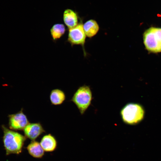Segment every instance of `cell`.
<instances>
[{"label":"cell","instance_id":"1","mask_svg":"<svg viewBox=\"0 0 161 161\" xmlns=\"http://www.w3.org/2000/svg\"><path fill=\"white\" fill-rule=\"evenodd\" d=\"M1 127L3 132V141L6 154H19L21 151L26 137L8 129L4 125L2 126Z\"/></svg>","mask_w":161,"mask_h":161},{"label":"cell","instance_id":"14","mask_svg":"<svg viewBox=\"0 0 161 161\" xmlns=\"http://www.w3.org/2000/svg\"><path fill=\"white\" fill-rule=\"evenodd\" d=\"M154 30L157 39L161 44V29L154 27Z\"/></svg>","mask_w":161,"mask_h":161},{"label":"cell","instance_id":"9","mask_svg":"<svg viewBox=\"0 0 161 161\" xmlns=\"http://www.w3.org/2000/svg\"><path fill=\"white\" fill-rule=\"evenodd\" d=\"M40 144L44 151L47 152L54 151L57 146V141L55 138L50 134L44 136Z\"/></svg>","mask_w":161,"mask_h":161},{"label":"cell","instance_id":"8","mask_svg":"<svg viewBox=\"0 0 161 161\" xmlns=\"http://www.w3.org/2000/svg\"><path fill=\"white\" fill-rule=\"evenodd\" d=\"M63 19L65 24L69 29L74 27L78 24L77 15L71 9H67L64 11Z\"/></svg>","mask_w":161,"mask_h":161},{"label":"cell","instance_id":"11","mask_svg":"<svg viewBox=\"0 0 161 161\" xmlns=\"http://www.w3.org/2000/svg\"><path fill=\"white\" fill-rule=\"evenodd\" d=\"M66 98V95L64 92L58 89H53L50 94V100L51 104L53 105L61 104L65 100Z\"/></svg>","mask_w":161,"mask_h":161},{"label":"cell","instance_id":"3","mask_svg":"<svg viewBox=\"0 0 161 161\" xmlns=\"http://www.w3.org/2000/svg\"><path fill=\"white\" fill-rule=\"evenodd\" d=\"M92 99V92L90 87L84 85L77 89L71 101L75 105L80 114H83L90 105Z\"/></svg>","mask_w":161,"mask_h":161},{"label":"cell","instance_id":"13","mask_svg":"<svg viewBox=\"0 0 161 161\" xmlns=\"http://www.w3.org/2000/svg\"><path fill=\"white\" fill-rule=\"evenodd\" d=\"M66 31L65 26L62 24H54L50 30V32L52 39L56 41L60 38Z\"/></svg>","mask_w":161,"mask_h":161},{"label":"cell","instance_id":"4","mask_svg":"<svg viewBox=\"0 0 161 161\" xmlns=\"http://www.w3.org/2000/svg\"><path fill=\"white\" fill-rule=\"evenodd\" d=\"M10 128L15 130H21L24 129L29 123L26 115L24 113L23 109L15 114L8 116Z\"/></svg>","mask_w":161,"mask_h":161},{"label":"cell","instance_id":"12","mask_svg":"<svg viewBox=\"0 0 161 161\" xmlns=\"http://www.w3.org/2000/svg\"><path fill=\"white\" fill-rule=\"evenodd\" d=\"M27 149L29 154L36 158L41 157L44 154V150L40 143L35 140L32 141L28 145Z\"/></svg>","mask_w":161,"mask_h":161},{"label":"cell","instance_id":"2","mask_svg":"<svg viewBox=\"0 0 161 161\" xmlns=\"http://www.w3.org/2000/svg\"><path fill=\"white\" fill-rule=\"evenodd\" d=\"M144 110L140 104L130 103L126 105L121 109L120 114L125 123L133 125L140 122L144 116Z\"/></svg>","mask_w":161,"mask_h":161},{"label":"cell","instance_id":"10","mask_svg":"<svg viewBox=\"0 0 161 161\" xmlns=\"http://www.w3.org/2000/svg\"><path fill=\"white\" fill-rule=\"evenodd\" d=\"M83 26L86 36L89 38L92 37L95 35L99 29L97 22L93 19L87 21L83 25Z\"/></svg>","mask_w":161,"mask_h":161},{"label":"cell","instance_id":"5","mask_svg":"<svg viewBox=\"0 0 161 161\" xmlns=\"http://www.w3.org/2000/svg\"><path fill=\"white\" fill-rule=\"evenodd\" d=\"M68 41L72 45L84 44L86 35L84 32L83 24H78L76 26L69 29Z\"/></svg>","mask_w":161,"mask_h":161},{"label":"cell","instance_id":"6","mask_svg":"<svg viewBox=\"0 0 161 161\" xmlns=\"http://www.w3.org/2000/svg\"><path fill=\"white\" fill-rule=\"evenodd\" d=\"M143 40L145 45L149 51L154 52L161 51V44L156 38L154 27H151L145 32Z\"/></svg>","mask_w":161,"mask_h":161},{"label":"cell","instance_id":"7","mask_svg":"<svg viewBox=\"0 0 161 161\" xmlns=\"http://www.w3.org/2000/svg\"><path fill=\"white\" fill-rule=\"evenodd\" d=\"M26 137L32 141L37 138L39 135L45 132L40 123H29L24 129Z\"/></svg>","mask_w":161,"mask_h":161}]
</instances>
